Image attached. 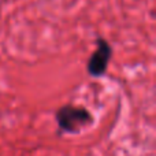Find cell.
<instances>
[{"instance_id":"obj_1","label":"cell","mask_w":156,"mask_h":156,"mask_svg":"<svg viewBox=\"0 0 156 156\" xmlns=\"http://www.w3.org/2000/svg\"><path fill=\"white\" fill-rule=\"evenodd\" d=\"M56 118L59 126L66 132L71 133L80 132L83 126H86L92 122V116L88 111L80 107H73V105L63 107L58 112Z\"/></svg>"},{"instance_id":"obj_2","label":"cell","mask_w":156,"mask_h":156,"mask_svg":"<svg viewBox=\"0 0 156 156\" xmlns=\"http://www.w3.org/2000/svg\"><path fill=\"white\" fill-rule=\"evenodd\" d=\"M110 59H111V47L104 40H100L99 44H97V49L89 59L88 63L89 73L93 77H100L101 74H104V71L107 70Z\"/></svg>"}]
</instances>
